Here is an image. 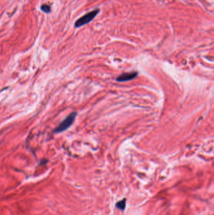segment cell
Segmentation results:
<instances>
[{"label": "cell", "mask_w": 214, "mask_h": 215, "mask_svg": "<svg viewBox=\"0 0 214 215\" xmlns=\"http://www.w3.org/2000/svg\"><path fill=\"white\" fill-rule=\"evenodd\" d=\"M126 199H124L122 201H119V202H117L116 203V204H115V206H116V207L117 208H119V209L123 211L125 209V207H126Z\"/></svg>", "instance_id": "obj_4"}, {"label": "cell", "mask_w": 214, "mask_h": 215, "mask_svg": "<svg viewBox=\"0 0 214 215\" xmlns=\"http://www.w3.org/2000/svg\"><path fill=\"white\" fill-rule=\"evenodd\" d=\"M76 112H73L72 113H70V115H68L66 117V118L65 120H63L62 122L59 124V125L56 128V129L55 130V132L61 133L63 132V131L67 130L74 122L75 120H76Z\"/></svg>", "instance_id": "obj_1"}, {"label": "cell", "mask_w": 214, "mask_h": 215, "mask_svg": "<svg viewBox=\"0 0 214 215\" xmlns=\"http://www.w3.org/2000/svg\"><path fill=\"white\" fill-rule=\"evenodd\" d=\"M99 13V9H96L95 10H93L89 13H87V14L83 16L82 17H81L75 23V26L76 27H80L83 25H85L87 24L88 23L90 22L96 16L98 13Z\"/></svg>", "instance_id": "obj_2"}, {"label": "cell", "mask_w": 214, "mask_h": 215, "mask_svg": "<svg viewBox=\"0 0 214 215\" xmlns=\"http://www.w3.org/2000/svg\"><path fill=\"white\" fill-rule=\"evenodd\" d=\"M138 75V72H125L121 74V75L117 77L116 80L117 82H123L130 81L132 79H135Z\"/></svg>", "instance_id": "obj_3"}, {"label": "cell", "mask_w": 214, "mask_h": 215, "mask_svg": "<svg viewBox=\"0 0 214 215\" xmlns=\"http://www.w3.org/2000/svg\"><path fill=\"white\" fill-rule=\"evenodd\" d=\"M41 9L43 11H44L45 13H49L50 12V6L47 5H42V7H41Z\"/></svg>", "instance_id": "obj_5"}]
</instances>
